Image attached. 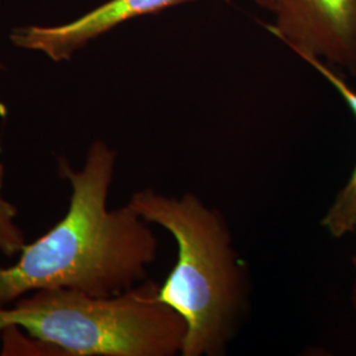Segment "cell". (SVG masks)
I'll list each match as a JSON object with an SVG mask.
<instances>
[{
	"label": "cell",
	"mask_w": 356,
	"mask_h": 356,
	"mask_svg": "<svg viewBox=\"0 0 356 356\" xmlns=\"http://www.w3.org/2000/svg\"><path fill=\"white\" fill-rule=\"evenodd\" d=\"M128 206L177 244V261L159 298L186 325L182 356L226 354L248 304V272L223 214L193 193L181 198L135 191Z\"/></svg>",
	"instance_id": "cell-2"
},
{
	"label": "cell",
	"mask_w": 356,
	"mask_h": 356,
	"mask_svg": "<svg viewBox=\"0 0 356 356\" xmlns=\"http://www.w3.org/2000/svg\"><path fill=\"white\" fill-rule=\"evenodd\" d=\"M10 325L65 356H175L186 337L185 321L159 298L152 280L106 297L72 289L28 293L0 306V330Z\"/></svg>",
	"instance_id": "cell-3"
},
{
	"label": "cell",
	"mask_w": 356,
	"mask_h": 356,
	"mask_svg": "<svg viewBox=\"0 0 356 356\" xmlns=\"http://www.w3.org/2000/svg\"><path fill=\"white\" fill-rule=\"evenodd\" d=\"M267 29L300 57L356 76V0H275Z\"/></svg>",
	"instance_id": "cell-4"
},
{
	"label": "cell",
	"mask_w": 356,
	"mask_h": 356,
	"mask_svg": "<svg viewBox=\"0 0 356 356\" xmlns=\"http://www.w3.org/2000/svg\"><path fill=\"white\" fill-rule=\"evenodd\" d=\"M4 165L0 163V254L13 257L26 245V235L16 223L17 209L3 195Z\"/></svg>",
	"instance_id": "cell-8"
},
{
	"label": "cell",
	"mask_w": 356,
	"mask_h": 356,
	"mask_svg": "<svg viewBox=\"0 0 356 356\" xmlns=\"http://www.w3.org/2000/svg\"><path fill=\"white\" fill-rule=\"evenodd\" d=\"M115 166L116 151L103 140L90 145L81 169L58 159L70 186L69 209L47 234L26 243L15 264L0 267V306L41 289L114 296L147 280L159 241L128 204L108 209Z\"/></svg>",
	"instance_id": "cell-1"
},
{
	"label": "cell",
	"mask_w": 356,
	"mask_h": 356,
	"mask_svg": "<svg viewBox=\"0 0 356 356\" xmlns=\"http://www.w3.org/2000/svg\"><path fill=\"white\" fill-rule=\"evenodd\" d=\"M306 64L310 65L314 70H317L334 89L339 92V95L347 103L348 108L353 111L356 118V90L353 89L344 79L339 76L334 67L323 63L322 60L304 56L301 57ZM321 225L330 232L334 238H343L348 234L356 231V164L353 173L347 179L346 185L338 191L334 202L329 211L325 214Z\"/></svg>",
	"instance_id": "cell-6"
},
{
	"label": "cell",
	"mask_w": 356,
	"mask_h": 356,
	"mask_svg": "<svg viewBox=\"0 0 356 356\" xmlns=\"http://www.w3.org/2000/svg\"><path fill=\"white\" fill-rule=\"evenodd\" d=\"M226 1H231V0H226ZM250 1H252L254 4H257V6H259V7H261V8H266L268 11H270V10H272L273 3H275V0H250Z\"/></svg>",
	"instance_id": "cell-9"
},
{
	"label": "cell",
	"mask_w": 356,
	"mask_h": 356,
	"mask_svg": "<svg viewBox=\"0 0 356 356\" xmlns=\"http://www.w3.org/2000/svg\"><path fill=\"white\" fill-rule=\"evenodd\" d=\"M353 263H354V267H355L356 270V256L353 259ZM353 302H354V307H355L356 312V280L355 285H354V292H353Z\"/></svg>",
	"instance_id": "cell-10"
},
{
	"label": "cell",
	"mask_w": 356,
	"mask_h": 356,
	"mask_svg": "<svg viewBox=\"0 0 356 356\" xmlns=\"http://www.w3.org/2000/svg\"><path fill=\"white\" fill-rule=\"evenodd\" d=\"M1 356H65L54 344L26 332L16 325L0 330Z\"/></svg>",
	"instance_id": "cell-7"
},
{
	"label": "cell",
	"mask_w": 356,
	"mask_h": 356,
	"mask_svg": "<svg viewBox=\"0 0 356 356\" xmlns=\"http://www.w3.org/2000/svg\"><path fill=\"white\" fill-rule=\"evenodd\" d=\"M191 1L195 0H108L69 24L16 29L11 40L16 47L41 51L53 61L61 63L115 26Z\"/></svg>",
	"instance_id": "cell-5"
}]
</instances>
